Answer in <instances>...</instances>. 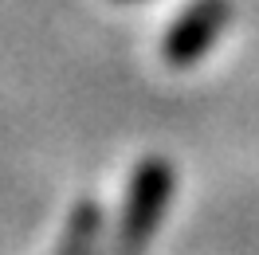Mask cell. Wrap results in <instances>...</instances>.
<instances>
[{
  "label": "cell",
  "instance_id": "obj_1",
  "mask_svg": "<svg viewBox=\"0 0 259 255\" xmlns=\"http://www.w3.org/2000/svg\"><path fill=\"white\" fill-rule=\"evenodd\" d=\"M169 192H173V169L157 157L142 161L134 173V185H130L126 216H122V255H138L146 247L149 232L157 228L165 212Z\"/></svg>",
  "mask_w": 259,
  "mask_h": 255
},
{
  "label": "cell",
  "instance_id": "obj_2",
  "mask_svg": "<svg viewBox=\"0 0 259 255\" xmlns=\"http://www.w3.org/2000/svg\"><path fill=\"white\" fill-rule=\"evenodd\" d=\"M224 24H228V0H196L165 35V63L173 67L196 63L212 48V39L220 35Z\"/></svg>",
  "mask_w": 259,
  "mask_h": 255
},
{
  "label": "cell",
  "instance_id": "obj_3",
  "mask_svg": "<svg viewBox=\"0 0 259 255\" xmlns=\"http://www.w3.org/2000/svg\"><path fill=\"white\" fill-rule=\"evenodd\" d=\"M95 228H98V212H95V204L82 200L75 220H71V232H67V243H63L59 255H87L91 243H95Z\"/></svg>",
  "mask_w": 259,
  "mask_h": 255
}]
</instances>
